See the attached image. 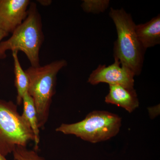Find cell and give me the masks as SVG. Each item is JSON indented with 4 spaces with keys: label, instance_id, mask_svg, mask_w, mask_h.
Listing matches in <instances>:
<instances>
[{
    "label": "cell",
    "instance_id": "obj_1",
    "mask_svg": "<svg viewBox=\"0 0 160 160\" xmlns=\"http://www.w3.org/2000/svg\"><path fill=\"white\" fill-rule=\"evenodd\" d=\"M12 34L8 40L0 43V59L6 58L8 50L20 51L26 55L31 66H40L39 52L44 37L41 16L35 3L30 2L27 17Z\"/></svg>",
    "mask_w": 160,
    "mask_h": 160
},
{
    "label": "cell",
    "instance_id": "obj_2",
    "mask_svg": "<svg viewBox=\"0 0 160 160\" xmlns=\"http://www.w3.org/2000/svg\"><path fill=\"white\" fill-rule=\"evenodd\" d=\"M109 15L116 28L118 38L114 43V57L122 66L135 75L141 73L144 62V50L135 32L136 24L131 15L123 9H110Z\"/></svg>",
    "mask_w": 160,
    "mask_h": 160
},
{
    "label": "cell",
    "instance_id": "obj_3",
    "mask_svg": "<svg viewBox=\"0 0 160 160\" xmlns=\"http://www.w3.org/2000/svg\"><path fill=\"white\" fill-rule=\"evenodd\" d=\"M67 64L66 60H58L45 66H31L25 70L29 80L27 92L34 102L39 129H44L48 121L58 72Z\"/></svg>",
    "mask_w": 160,
    "mask_h": 160
},
{
    "label": "cell",
    "instance_id": "obj_4",
    "mask_svg": "<svg viewBox=\"0 0 160 160\" xmlns=\"http://www.w3.org/2000/svg\"><path fill=\"white\" fill-rule=\"evenodd\" d=\"M122 119L118 115L105 111H94L84 119L72 124H62L56 131L74 135L92 143L109 140L120 131Z\"/></svg>",
    "mask_w": 160,
    "mask_h": 160
},
{
    "label": "cell",
    "instance_id": "obj_5",
    "mask_svg": "<svg viewBox=\"0 0 160 160\" xmlns=\"http://www.w3.org/2000/svg\"><path fill=\"white\" fill-rule=\"evenodd\" d=\"M34 136L30 126L12 101L0 99V153L4 157L17 146L26 147Z\"/></svg>",
    "mask_w": 160,
    "mask_h": 160
},
{
    "label": "cell",
    "instance_id": "obj_6",
    "mask_svg": "<svg viewBox=\"0 0 160 160\" xmlns=\"http://www.w3.org/2000/svg\"><path fill=\"white\" fill-rule=\"evenodd\" d=\"M135 76L132 71L122 66L119 61L114 58V63L111 65H100L98 66L90 74L88 82L92 85L106 83L109 85H119L133 89Z\"/></svg>",
    "mask_w": 160,
    "mask_h": 160
},
{
    "label": "cell",
    "instance_id": "obj_7",
    "mask_svg": "<svg viewBox=\"0 0 160 160\" xmlns=\"http://www.w3.org/2000/svg\"><path fill=\"white\" fill-rule=\"evenodd\" d=\"M29 0H0V29L9 34L28 15Z\"/></svg>",
    "mask_w": 160,
    "mask_h": 160
},
{
    "label": "cell",
    "instance_id": "obj_8",
    "mask_svg": "<svg viewBox=\"0 0 160 160\" xmlns=\"http://www.w3.org/2000/svg\"><path fill=\"white\" fill-rule=\"evenodd\" d=\"M109 93L105 102L122 107L131 113L138 107L139 103L134 89L125 88L119 85H109Z\"/></svg>",
    "mask_w": 160,
    "mask_h": 160
},
{
    "label": "cell",
    "instance_id": "obj_9",
    "mask_svg": "<svg viewBox=\"0 0 160 160\" xmlns=\"http://www.w3.org/2000/svg\"><path fill=\"white\" fill-rule=\"evenodd\" d=\"M135 32L144 50L160 43V16L144 24L136 25Z\"/></svg>",
    "mask_w": 160,
    "mask_h": 160
},
{
    "label": "cell",
    "instance_id": "obj_10",
    "mask_svg": "<svg viewBox=\"0 0 160 160\" xmlns=\"http://www.w3.org/2000/svg\"><path fill=\"white\" fill-rule=\"evenodd\" d=\"M23 112L22 116L28 123L34 136L35 150L38 149L40 129L38 125L37 113L33 100L26 92L23 98Z\"/></svg>",
    "mask_w": 160,
    "mask_h": 160
},
{
    "label": "cell",
    "instance_id": "obj_11",
    "mask_svg": "<svg viewBox=\"0 0 160 160\" xmlns=\"http://www.w3.org/2000/svg\"><path fill=\"white\" fill-rule=\"evenodd\" d=\"M12 55L14 61L15 86L17 90V102L18 105H21L22 103L23 97L28 92L29 78L20 64L18 57V52H12Z\"/></svg>",
    "mask_w": 160,
    "mask_h": 160
},
{
    "label": "cell",
    "instance_id": "obj_12",
    "mask_svg": "<svg viewBox=\"0 0 160 160\" xmlns=\"http://www.w3.org/2000/svg\"><path fill=\"white\" fill-rule=\"evenodd\" d=\"M109 3L108 0H84L81 7L87 13H99L106 11Z\"/></svg>",
    "mask_w": 160,
    "mask_h": 160
},
{
    "label": "cell",
    "instance_id": "obj_13",
    "mask_svg": "<svg viewBox=\"0 0 160 160\" xmlns=\"http://www.w3.org/2000/svg\"><path fill=\"white\" fill-rule=\"evenodd\" d=\"M15 160H46L37 151L28 150L26 147L17 146L12 151Z\"/></svg>",
    "mask_w": 160,
    "mask_h": 160
},
{
    "label": "cell",
    "instance_id": "obj_14",
    "mask_svg": "<svg viewBox=\"0 0 160 160\" xmlns=\"http://www.w3.org/2000/svg\"><path fill=\"white\" fill-rule=\"evenodd\" d=\"M9 34H8V33L5 32L3 31L2 29H0V43L2 42V41L4 38L8 36H9Z\"/></svg>",
    "mask_w": 160,
    "mask_h": 160
},
{
    "label": "cell",
    "instance_id": "obj_15",
    "mask_svg": "<svg viewBox=\"0 0 160 160\" xmlns=\"http://www.w3.org/2000/svg\"><path fill=\"white\" fill-rule=\"evenodd\" d=\"M39 2L41 3L42 5L44 6H48L50 5L52 2V1H48V0H44V1H38Z\"/></svg>",
    "mask_w": 160,
    "mask_h": 160
},
{
    "label": "cell",
    "instance_id": "obj_16",
    "mask_svg": "<svg viewBox=\"0 0 160 160\" xmlns=\"http://www.w3.org/2000/svg\"><path fill=\"white\" fill-rule=\"evenodd\" d=\"M0 160H7L6 159V158H5V157H4V156H3L2 155V154H1V153H0Z\"/></svg>",
    "mask_w": 160,
    "mask_h": 160
}]
</instances>
